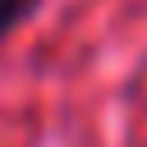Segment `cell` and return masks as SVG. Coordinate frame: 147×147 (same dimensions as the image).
<instances>
[{
    "mask_svg": "<svg viewBox=\"0 0 147 147\" xmlns=\"http://www.w3.org/2000/svg\"><path fill=\"white\" fill-rule=\"evenodd\" d=\"M37 5H41V0H0V41H5L18 23H28V18L37 14Z\"/></svg>",
    "mask_w": 147,
    "mask_h": 147,
    "instance_id": "obj_1",
    "label": "cell"
}]
</instances>
